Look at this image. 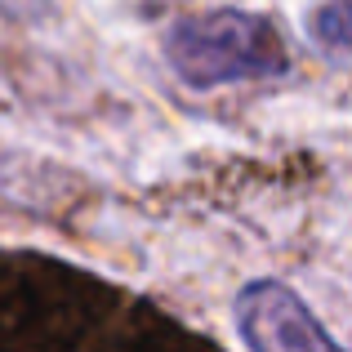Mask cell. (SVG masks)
I'll return each instance as SVG.
<instances>
[{
  "mask_svg": "<svg viewBox=\"0 0 352 352\" xmlns=\"http://www.w3.org/2000/svg\"><path fill=\"white\" fill-rule=\"evenodd\" d=\"M165 58L183 85L197 89L267 80L290 67V50L276 23L250 9H206L179 18L165 32Z\"/></svg>",
  "mask_w": 352,
  "mask_h": 352,
  "instance_id": "1",
  "label": "cell"
},
{
  "mask_svg": "<svg viewBox=\"0 0 352 352\" xmlns=\"http://www.w3.org/2000/svg\"><path fill=\"white\" fill-rule=\"evenodd\" d=\"M232 317L250 352H344L317 321V312L272 276L241 285Z\"/></svg>",
  "mask_w": 352,
  "mask_h": 352,
  "instance_id": "2",
  "label": "cell"
},
{
  "mask_svg": "<svg viewBox=\"0 0 352 352\" xmlns=\"http://www.w3.org/2000/svg\"><path fill=\"white\" fill-rule=\"evenodd\" d=\"M312 36L326 50H352V0H326L312 14Z\"/></svg>",
  "mask_w": 352,
  "mask_h": 352,
  "instance_id": "3",
  "label": "cell"
}]
</instances>
